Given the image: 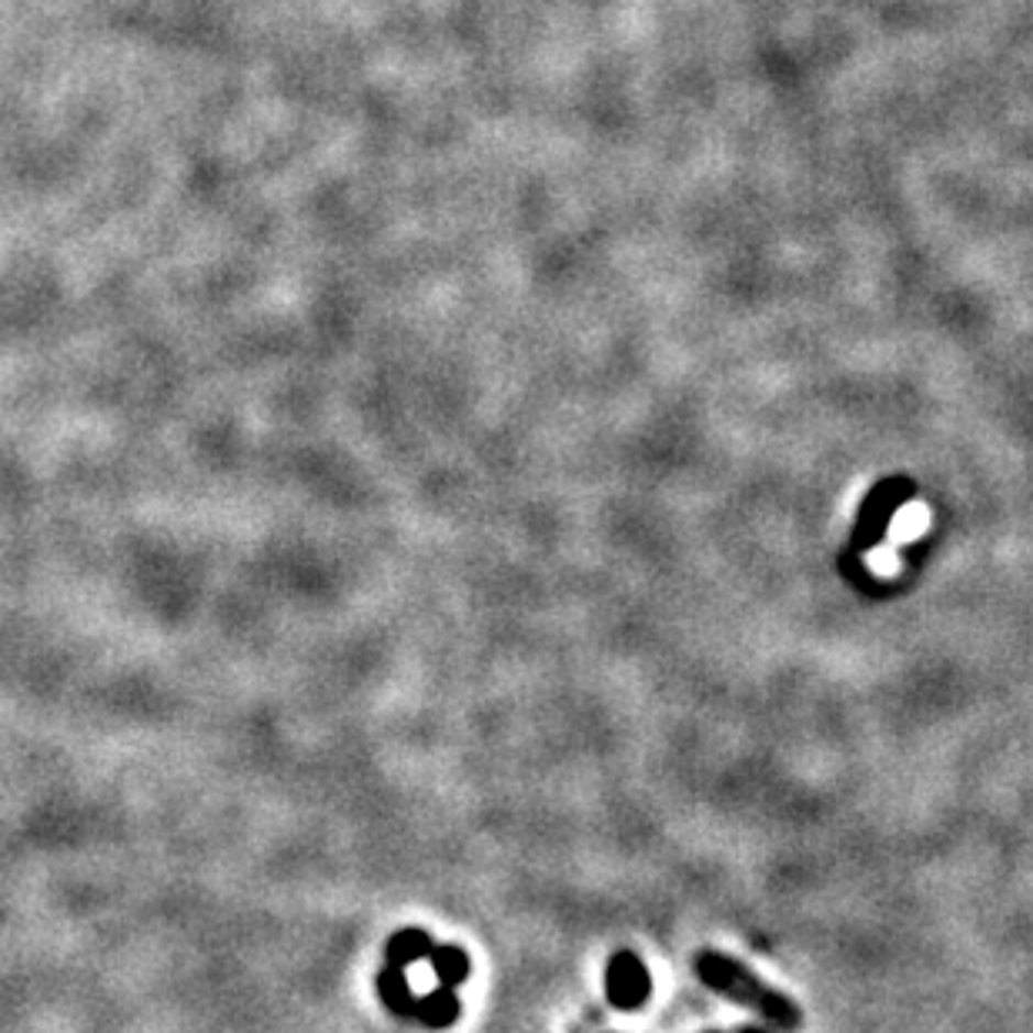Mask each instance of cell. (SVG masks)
<instances>
[{
  "instance_id": "cell-1",
  "label": "cell",
  "mask_w": 1033,
  "mask_h": 1033,
  "mask_svg": "<svg viewBox=\"0 0 1033 1033\" xmlns=\"http://www.w3.org/2000/svg\"><path fill=\"white\" fill-rule=\"evenodd\" d=\"M696 974H700V980L710 990H716L719 997H726L733 1003H743V1007L756 1010L759 1016H766L769 1023H777L780 1030L796 1033L803 1026V1013H800V1007L790 997L766 987L749 967L736 964L733 957H726L719 950H703L696 957Z\"/></svg>"
},
{
  "instance_id": "cell-2",
  "label": "cell",
  "mask_w": 1033,
  "mask_h": 1033,
  "mask_svg": "<svg viewBox=\"0 0 1033 1033\" xmlns=\"http://www.w3.org/2000/svg\"><path fill=\"white\" fill-rule=\"evenodd\" d=\"M913 498H916V482L910 475H887V479H880L864 495V502H859L856 523H853V532H849V552L853 556L873 552L887 539V532H890V526L897 519V512L906 508Z\"/></svg>"
},
{
  "instance_id": "cell-3",
  "label": "cell",
  "mask_w": 1033,
  "mask_h": 1033,
  "mask_svg": "<svg viewBox=\"0 0 1033 1033\" xmlns=\"http://www.w3.org/2000/svg\"><path fill=\"white\" fill-rule=\"evenodd\" d=\"M652 993L646 964L633 950H619L606 970V997L616 1010H639Z\"/></svg>"
},
{
  "instance_id": "cell-4",
  "label": "cell",
  "mask_w": 1033,
  "mask_h": 1033,
  "mask_svg": "<svg viewBox=\"0 0 1033 1033\" xmlns=\"http://www.w3.org/2000/svg\"><path fill=\"white\" fill-rule=\"evenodd\" d=\"M459 1013H462V1003H459V997H455L452 987H439V990H432V993L418 997V1003H415V1020H421L428 1030H446V1026H452V1023L459 1020Z\"/></svg>"
},
{
  "instance_id": "cell-5",
  "label": "cell",
  "mask_w": 1033,
  "mask_h": 1033,
  "mask_svg": "<svg viewBox=\"0 0 1033 1033\" xmlns=\"http://www.w3.org/2000/svg\"><path fill=\"white\" fill-rule=\"evenodd\" d=\"M428 950H432V936H428L425 930H418V926H405V930H398V933L388 939L385 957H388V967L405 970V967L425 960Z\"/></svg>"
},
{
  "instance_id": "cell-6",
  "label": "cell",
  "mask_w": 1033,
  "mask_h": 1033,
  "mask_svg": "<svg viewBox=\"0 0 1033 1033\" xmlns=\"http://www.w3.org/2000/svg\"><path fill=\"white\" fill-rule=\"evenodd\" d=\"M425 960L432 964L436 980H439L442 987H452V990H455L459 983H465V980H469V970H472L469 954L462 950V946H452V943H446V946H436V943H432V950H428Z\"/></svg>"
},
{
  "instance_id": "cell-7",
  "label": "cell",
  "mask_w": 1033,
  "mask_h": 1033,
  "mask_svg": "<svg viewBox=\"0 0 1033 1033\" xmlns=\"http://www.w3.org/2000/svg\"><path fill=\"white\" fill-rule=\"evenodd\" d=\"M378 997H382V1003H385L392 1013H398V1016H415L418 997H415V990H411L405 970L385 967V970L378 974Z\"/></svg>"
},
{
  "instance_id": "cell-8",
  "label": "cell",
  "mask_w": 1033,
  "mask_h": 1033,
  "mask_svg": "<svg viewBox=\"0 0 1033 1033\" xmlns=\"http://www.w3.org/2000/svg\"><path fill=\"white\" fill-rule=\"evenodd\" d=\"M739 1033H769V1030H759V1026H743Z\"/></svg>"
},
{
  "instance_id": "cell-9",
  "label": "cell",
  "mask_w": 1033,
  "mask_h": 1033,
  "mask_svg": "<svg viewBox=\"0 0 1033 1033\" xmlns=\"http://www.w3.org/2000/svg\"><path fill=\"white\" fill-rule=\"evenodd\" d=\"M713 1033H716V1030H713Z\"/></svg>"
}]
</instances>
